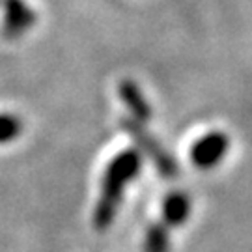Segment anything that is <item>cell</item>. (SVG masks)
<instances>
[{
    "label": "cell",
    "mask_w": 252,
    "mask_h": 252,
    "mask_svg": "<svg viewBox=\"0 0 252 252\" xmlns=\"http://www.w3.org/2000/svg\"><path fill=\"white\" fill-rule=\"evenodd\" d=\"M142 168V159L138 150H126L118 153L112 161L108 162L107 170L101 181V196L94 209V228L107 230L114 222L118 207L124 198L126 187L138 176Z\"/></svg>",
    "instance_id": "obj_1"
},
{
    "label": "cell",
    "mask_w": 252,
    "mask_h": 252,
    "mask_svg": "<svg viewBox=\"0 0 252 252\" xmlns=\"http://www.w3.org/2000/svg\"><path fill=\"white\" fill-rule=\"evenodd\" d=\"M118 94H120V97L124 101V105L129 108L133 120L140 122V124H144V122L150 120L152 108H150L144 94H142V90L138 88V84L135 81H129V79L122 81L120 86H118Z\"/></svg>",
    "instance_id": "obj_5"
},
{
    "label": "cell",
    "mask_w": 252,
    "mask_h": 252,
    "mask_svg": "<svg viewBox=\"0 0 252 252\" xmlns=\"http://www.w3.org/2000/svg\"><path fill=\"white\" fill-rule=\"evenodd\" d=\"M23 131V122L15 114H0V144L15 140Z\"/></svg>",
    "instance_id": "obj_8"
},
{
    "label": "cell",
    "mask_w": 252,
    "mask_h": 252,
    "mask_svg": "<svg viewBox=\"0 0 252 252\" xmlns=\"http://www.w3.org/2000/svg\"><path fill=\"white\" fill-rule=\"evenodd\" d=\"M4 6V23L2 34L9 39L23 36L36 23V13L25 0H0Z\"/></svg>",
    "instance_id": "obj_4"
},
{
    "label": "cell",
    "mask_w": 252,
    "mask_h": 252,
    "mask_svg": "<svg viewBox=\"0 0 252 252\" xmlns=\"http://www.w3.org/2000/svg\"><path fill=\"white\" fill-rule=\"evenodd\" d=\"M230 148V138L222 131H211L194 142L190 150V161L200 170H211L224 159Z\"/></svg>",
    "instance_id": "obj_3"
},
{
    "label": "cell",
    "mask_w": 252,
    "mask_h": 252,
    "mask_svg": "<svg viewBox=\"0 0 252 252\" xmlns=\"http://www.w3.org/2000/svg\"><path fill=\"white\" fill-rule=\"evenodd\" d=\"M170 251V235L168 226L155 222L148 228L144 239V252H168Z\"/></svg>",
    "instance_id": "obj_7"
},
{
    "label": "cell",
    "mask_w": 252,
    "mask_h": 252,
    "mask_svg": "<svg viewBox=\"0 0 252 252\" xmlns=\"http://www.w3.org/2000/svg\"><path fill=\"white\" fill-rule=\"evenodd\" d=\"M190 215V198L185 192H170L162 202V224L168 228L181 226Z\"/></svg>",
    "instance_id": "obj_6"
},
{
    "label": "cell",
    "mask_w": 252,
    "mask_h": 252,
    "mask_svg": "<svg viewBox=\"0 0 252 252\" xmlns=\"http://www.w3.org/2000/svg\"><path fill=\"white\" fill-rule=\"evenodd\" d=\"M122 127L127 131V135L135 140V144L138 146V152L146 153L152 159L153 164L157 166V170L161 172V176H164V178L178 176V162H176V159L164 152V148L146 131L140 122H136L133 118H124Z\"/></svg>",
    "instance_id": "obj_2"
}]
</instances>
